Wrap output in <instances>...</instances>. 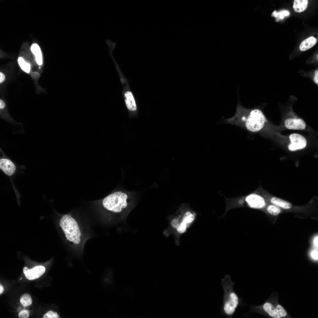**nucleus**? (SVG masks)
Listing matches in <instances>:
<instances>
[{
	"mask_svg": "<svg viewBox=\"0 0 318 318\" xmlns=\"http://www.w3.org/2000/svg\"><path fill=\"white\" fill-rule=\"evenodd\" d=\"M102 205L106 210L115 214L118 219L122 220L131 210L133 200L128 194L117 191L105 198L103 201Z\"/></svg>",
	"mask_w": 318,
	"mask_h": 318,
	"instance_id": "f257e3e1",
	"label": "nucleus"
},
{
	"mask_svg": "<svg viewBox=\"0 0 318 318\" xmlns=\"http://www.w3.org/2000/svg\"><path fill=\"white\" fill-rule=\"evenodd\" d=\"M221 284L224 292L222 312L226 317L231 318L242 302L234 290L235 283L232 281L229 275H226L222 279Z\"/></svg>",
	"mask_w": 318,
	"mask_h": 318,
	"instance_id": "f03ea898",
	"label": "nucleus"
},
{
	"mask_svg": "<svg viewBox=\"0 0 318 318\" xmlns=\"http://www.w3.org/2000/svg\"><path fill=\"white\" fill-rule=\"evenodd\" d=\"M59 226L66 240L71 244L78 246L83 240V232L78 222L70 215H64Z\"/></svg>",
	"mask_w": 318,
	"mask_h": 318,
	"instance_id": "7ed1b4c3",
	"label": "nucleus"
},
{
	"mask_svg": "<svg viewBox=\"0 0 318 318\" xmlns=\"http://www.w3.org/2000/svg\"><path fill=\"white\" fill-rule=\"evenodd\" d=\"M266 121L265 117L261 110L254 109L250 112L246 120V128L251 132H259L263 128Z\"/></svg>",
	"mask_w": 318,
	"mask_h": 318,
	"instance_id": "20e7f679",
	"label": "nucleus"
},
{
	"mask_svg": "<svg viewBox=\"0 0 318 318\" xmlns=\"http://www.w3.org/2000/svg\"><path fill=\"white\" fill-rule=\"evenodd\" d=\"M123 86V96L126 107L131 112H135L137 110V106L134 94L131 91L128 81L125 79L121 81Z\"/></svg>",
	"mask_w": 318,
	"mask_h": 318,
	"instance_id": "39448f33",
	"label": "nucleus"
},
{
	"mask_svg": "<svg viewBox=\"0 0 318 318\" xmlns=\"http://www.w3.org/2000/svg\"><path fill=\"white\" fill-rule=\"evenodd\" d=\"M289 139L291 143L288 146V149L290 151H293L304 149L307 145L306 139L299 134H291L289 136Z\"/></svg>",
	"mask_w": 318,
	"mask_h": 318,
	"instance_id": "423d86ee",
	"label": "nucleus"
},
{
	"mask_svg": "<svg viewBox=\"0 0 318 318\" xmlns=\"http://www.w3.org/2000/svg\"><path fill=\"white\" fill-rule=\"evenodd\" d=\"M245 201L248 205L253 208L261 209L266 206L264 199L261 196L255 194H251L247 196Z\"/></svg>",
	"mask_w": 318,
	"mask_h": 318,
	"instance_id": "0eeeda50",
	"label": "nucleus"
},
{
	"mask_svg": "<svg viewBox=\"0 0 318 318\" xmlns=\"http://www.w3.org/2000/svg\"><path fill=\"white\" fill-rule=\"evenodd\" d=\"M285 125L288 129L295 130H304L306 126L305 122L299 118L287 119L285 121Z\"/></svg>",
	"mask_w": 318,
	"mask_h": 318,
	"instance_id": "6e6552de",
	"label": "nucleus"
},
{
	"mask_svg": "<svg viewBox=\"0 0 318 318\" xmlns=\"http://www.w3.org/2000/svg\"><path fill=\"white\" fill-rule=\"evenodd\" d=\"M0 168L7 175H13L16 170L15 164L10 160L2 159L0 160Z\"/></svg>",
	"mask_w": 318,
	"mask_h": 318,
	"instance_id": "1a4fd4ad",
	"label": "nucleus"
},
{
	"mask_svg": "<svg viewBox=\"0 0 318 318\" xmlns=\"http://www.w3.org/2000/svg\"><path fill=\"white\" fill-rule=\"evenodd\" d=\"M45 268L40 266L36 267L31 270H29L25 275L27 279L33 280L39 278L45 273Z\"/></svg>",
	"mask_w": 318,
	"mask_h": 318,
	"instance_id": "9d476101",
	"label": "nucleus"
},
{
	"mask_svg": "<svg viewBox=\"0 0 318 318\" xmlns=\"http://www.w3.org/2000/svg\"><path fill=\"white\" fill-rule=\"evenodd\" d=\"M261 308L265 312L273 318H281L278 313L276 308H275L272 304L269 302L265 303Z\"/></svg>",
	"mask_w": 318,
	"mask_h": 318,
	"instance_id": "9b49d317",
	"label": "nucleus"
},
{
	"mask_svg": "<svg viewBox=\"0 0 318 318\" xmlns=\"http://www.w3.org/2000/svg\"><path fill=\"white\" fill-rule=\"evenodd\" d=\"M32 53L35 55L36 62L38 65L41 66L42 64V57L41 49L37 43H33L30 47Z\"/></svg>",
	"mask_w": 318,
	"mask_h": 318,
	"instance_id": "f8f14e48",
	"label": "nucleus"
},
{
	"mask_svg": "<svg viewBox=\"0 0 318 318\" xmlns=\"http://www.w3.org/2000/svg\"><path fill=\"white\" fill-rule=\"evenodd\" d=\"M317 42V40L314 37L311 36L303 41L300 46V51H306L314 46Z\"/></svg>",
	"mask_w": 318,
	"mask_h": 318,
	"instance_id": "ddd939ff",
	"label": "nucleus"
},
{
	"mask_svg": "<svg viewBox=\"0 0 318 318\" xmlns=\"http://www.w3.org/2000/svg\"><path fill=\"white\" fill-rule=\"evenodd\" d=\"M307 0H295L293 8L297 12L301 13L306 9L308 5Z\"/></svg>",
	"mask_w": 318,
	"mask_h": 318,
	"instance_id": "4468645a",
	"label": "nucleus"
},
{
	"mask_svg": "<svg viewBox=\"0 0 318 318\" xmlns=\"http://www.w3.org/2000/svg\"><path fill=\"white\" fill-rule=\"evenodd\" d=\"M271 202L275 205L283 209H289L292 207V205L290 203L277 197L272 198Z\"/></svg>",
	"mask_w": 318,
	"mask_h": 318,
	"instance_id": "2eb2a0df",
	"label": "nucleus"
},
{
	"mask_svg": "<svg viewBox=\"0 0 318 318\" xmlns=\"http://www.w3.org/2000/svg\"><path fill=\"white\" fill-rule=\"evenodd\" d=\"M18 62L21 69L25 72L29 73L30 72V64L27 62L21 57L18 59Z\"/></svg>",
	"mask_w": 318,
	"mask_h": 318,
	"instance_id": "dca6fc26",
	"label": "nucleus"
},
{
	"mask_svg": "<svg viewBox=\"0 0 318 318\" xmlns=\"http://www.w3.org/2000/svg\"><path fill=\"white\" fill-rule=\"evenodd\" d=\"M20 301L21 303L24 307L29 306L32 303L31 296L27 293L23 295L20 298Z\"/></svg>",
	"mask_w": 318,
	"mask_h": 318,
	"instance_id": "f3484780",
	"label": "nucleus"
},
{
	"mask_svg": "<svg viewBox=\"0 0 318 318\" xmlns=\"http://www.w3.org/2000/svg\"><path fill=\"white\" fill-rule=\"evenodd\" d=\"M267 211L270 214L275 216L278 215L281 211L279 208L275 205H269L267 208Z\"/></svg>",
	"mask_w": 318,
	"mask_h": 318,
	"instance_id": "a211bd4d",
	"label": "nucleus"
},
{
	"mask_svg": "<svg viewBox=\"0 0 318 318\" xmlns=\"http://www.w3.org/2000/svg\"><path fill=\"white\" fill-rule=\"evenodd\" d=\"M194 219V215L190 212H187L184 215L182 222L186 224L192 222Z\"/></svg>",
	"mask_w": 318,
	"mask_h": 318,
	"instance_id": "6ab92c4d",
	"label": "nucleus"
},
{
	"mask_svg": "<svg viewBox=\"0 0 318 318\" xmlns=\"http://www.w3.org/2000/svg\"><path fill=\"white\" fill-rule=\"evenodd\" d=\"M276 308L278 313L281 317L286 316L287 314V312L282 306L280 305H278L277 306Z\"/></svg>",
	"mask_w": 318,
	"mask_h": 318,
	"instance_id": "aec40b11",
	"label": "nucleus"
},
{
	"mask_svg": "<svg viewBox=\"0 0 318 318\" xmlns=\"http://www.w3.org/2000/svg\"><path fill=\"white\" fill-rule=\"evenodd\" d=\"M29 310L24 309L19 313L18 316L20 318H28L29 317Z\"/></svg>",
	"mask_w": 318,
	"mask_h": 318,
	"instance_id": "412c9836",
	"label": "nucleus"
},
{
	"mask_svg": "<svg viewBox=\"0 0 318 318\" xmlns=\"http://www.w3.org/2000/svg\"><path fill=\"white\" fill-rule=\"evenodd\" d=\"M186 229V225L182 222L177 228L178 232L180 233H183L184 232Z\"/></svg>",
	"mask_w": 318,
	"mask_h": 318,
	"instance_id": "4be33fe9",
	"label": "nucleus"
},
{
	"mask_svg": "<svg viewBox=\"0 0 318 318\" xmlns=\"http://www.w3.org/2000/svg\"><path fill=\"white\" fill-rule=\"evenodd\" d=\"M278 17L277 18L280 19H283L285 16H288L290 14L289 12L286 11H283L280 12H278Z\"/></svg>",
	"mask_w": 318,
	"mask_h": 318,
	"instance_id": "5701e85b",
	"label": "nucleus"
},
{
	"mask_svg": "<svg viewBox=\"0 0 318 318\" xmlns=\"http://www.w3.org/2000/svg\"><path fill=\"white\" fill-rule=\"evenodd\" d=\"M48 318H58L59 317L56 312H54L52 311H48L47 313Z\"/></svg>",
	"mask_w": 318,
	"mask_h": 318,
	"instance_id": "b1692460",
	"label": "nucleus"
},
{
	"mask_svg": "<svg viewBox=\"0 0 318 318\" xmlns=\"http://www.w3.org/2000/svg\"><path fill=\"white\" fill-rule=\"evenodd\" d=\"M171 225L174 228H177L179 226V222L177 220L174 219L171 221Z\"/></svg>",
	"mask_w": 318,
	"mask_h": 318,
	"instance_id": "393cba45",
	"label": "nucleus"
},
{
	"mask_svg": "<svg viewBox=\"0 0 318 318\" xmlns=\"http://www.w3.org/2000/svg\"><path fill=\"white\" fill-rule=\"evenodd\" d=\"M311 256L312 258L315 260H318V251L314 250L311 252Z\"/></svg>",
	"mask_w": 318,
	"mask_h": 318,
	"instance_id": "a878e982",
	"label": "nucleus"
},
{
	"mask_svg": "<svg viewBox=\"0 0 318 318\" xmlns=\"http://www.w3.org/2000/svg\"><path fill=\"white\" fill-rule=\"evenodd\" d=\"M318 70H317L314 72L313 80L314 83L317 85L318 84Z\"/></svg>",
	"mask_w": 318,
	"mask_h": 318,
	"instance_id": "bb28decb",
	"label": "nucleus"
},
{
	"mask_svg": "<svg viewBox=\"0 0 318 318\" xmlns=\"http://www.w3.org/2000/svg\"><path fill=\"white\" fill-rule=\"evenodd\" d=\"M5 75L2 72L0 73V83H3L5 80Z\"/></svg>",
	"mask_w": 318,
	"mask_h": 318,
	"instance_id": "cd10ccee",
	"label": "nucleus"
},
{
	"mask_svg": "<svg viewBox=\"0 0 318 318\" xmlns=\"http://www.w3.org/2000/svg\"><path fill=\"white\" fill-rule=\"evenodd\" d=\"M6 106V104L5 102L2 100H0V108L3 109Z\"/></svg>",
	"mask_w": 318,
	"mask_h": 318,
	"instance_id": "c85d7f7f",
	"label": "nucleus"
},
{
	"mask_svg": "<svg viewBox=\"0 0 318 318\" xmlns=\"http://www.w3.org/2000/svg\"><path fill=\"white\" fill-rule=\"evenodd\" d=\"M31 76L34 79H37L38 78L39 75V74L36 72H33L31 74Z\"/></svg>",
	"mask_w": 318,
	"mask_h": 318,
	"instance_id": "c756f323",
	"label": "nucleus"
},
{
	"mask_svg": "<svg viewBox=\"0 0 318 318\" xmlns=\"http://www.w3.org/2000/svg\"><path fill=\"white\" fill-rule=\"evenodd\" d=\"M318 236H317V237H316L315 238L314 240V244L316 246H317V247L318 246Z\"/></svg>",
	"mask_w": 318,
	"mask_h": 318,
	"instance_id": "7c9ffc66",
	"label": "nucleus"
},
{
	"mask_svg": "<svg viewBox=\"0 0 318 318\" xmlns=\"http://www.w3.org/2000/svg\"><path fill=\"white\" fill-rule=\"evenodd\" d=\"M4 288L2 285L0 284V294H1L4 291Z\"/></svg>",
	"mask_w": 318,
	"mask_h": 318,
	"instance_id": "2f4dec72",
	"label": "nucleus"
},
{
	"mask_svg": "<svg viewBox=\"0 0 318 318\" xmlns=\"http://www.w3.org/2000/svg\"><path fill=\"white\" fill-rule=\"evenodd\" d=\"M29 269L26 267H25L23 269V273L25 274Z\"/></svg>",
	"mask_w": 318,
	"mask_h": 318,
	"instance_id": "473e14b6",
	"label": "nucleus"
},
{
	"mask_svg": "<svg viewBox=\"0 0 318 318\" xmlns=\"http://www.w3.org/2000/svg\"><path fill=\"white\" fill-rule=\"evenodd\" d=\"M43 318H48V317L47 314H45L43 317Z\"/></svg>",
	"mask_w": 318,
	"mask_h": 318,
	"instance_id": "72a5a7b5",
	"label": "nucleus"
},
{
	"mask_svg": "<svg viewBox=\"0 0 318 318\" xmlns=\"http://www.w3.org/2000/svg\"><path fill=\"white\" fill-rule=\"evenodd\" d=\"M279 21V19H278V18H277L276 19V22H278Z\"/></svg>",
	"mask_w": 318,
	"mask_h": 318,
	"instance_id": "f704fd0d",
	"label": "nucleus"
},
{
	"mask_svg": "<svg viewBox=\"0 0 318 318\" xmlns=\"http://www.w3.org/2000/svg\"><path fill=\"white\" fill-rule=\"evenodd\" d=\"M22 278H21V279H20L19 280H21L22 279Z\"/></svg>",
	"mask_w": 318,
	"mask_h": 318,
	"instance_id": "c9c22d12",
	"label": "nucleus"
},
{
	"mask_svg": "<svg viewBox=\"0 0 318 318\" xmlns=\"http://www.w3.org/2000/svg\"><path fill=\"white\" fill-rule=\"evenodd\" d=\"M39 68L40 69L41 68V67H39Z\"/></svg>",
	"mask_w": 318,
	"mask_h": 318,
	"instance_id": "e433bc0d",
	"label": "nucleus"
}]
</instances>
